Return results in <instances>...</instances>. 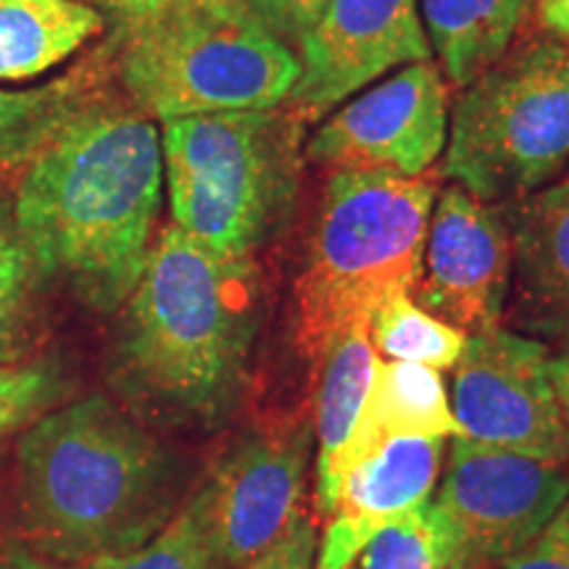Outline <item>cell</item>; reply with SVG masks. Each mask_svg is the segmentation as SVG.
<instances>
[{
  "mask_svg": "<svg viewBox=\"0 0 569 569\" xmlns=\"http://www.w3.org/2000/svg\"><path fill=\"white\" fill-rule=\"evenodd\" d=\"M465 332L432 317L409 293L388 298L369 322V343L390 361H411L432 369H453L467 346Z\"/></svg>",
  "mask_w": 569,
  "mask_h": 569,
  "instance_id": "cell-21",
  "label": "cell"
},
{
  "mask_svg": "<svg viewBox=\"0 0 569 569\" xmlns=\"http://www.w3.org/2000/svg\"><path fill=\"white\" fill-rule=\"evenodd\" d=\"M377 361L380 359L369 343V327H353L330 346V351L317 365L319 386L315 415H311L319 446L317 478L330 469L332 459L351 436L372 386Z\"/></svg>",
  "mask_w": 569,
  "mask_h": 569,
  "instance_id": "cell-20",
  "label": "cell"
},
{
  "mask_svg": "<svg viewBox=\"0 0 569 569\" xmlns=\"http://www.w3.org/2000/svg\"><path fill=\"white\" fill-rule=\"evenodd\" d=\"M113 82L111 48L103 42L63 77L38 88L0 90V169L27 167Z\"/></svg>",
  "mask_w": 569,
  "mask_h": 569,
  "instance_id": "cell-17",
  "label": "cell"
},
{
  "mask_svg": "<svg viewBox=\"0 0 569 569\" xmlns=\"http://www.w3.org/2000/svg\"><path fill=\"white\" fill-rule=\"evenodd\" d=\"M46 277L17 230L0 238V367L17 365L32 340Z\"/></svg>",
  "mask_w": 569,
  "mask_h": 569,
  "instance_id": "cell-23",
  "label": "cell"
},
{
  "mask_svg": "<svg viewBox=\"0 0 569 569\" xmlns=\"http://www.w3.org/2000/svg\"><path fill=\"white\" fill-rule=\"evenodd\" d=\"M569 159V46L528 38L461 92L443 169L480 201H515Z\"/></svg>",
  "mask_w": 569,
  "mask_h": 569,
  "instance_id": "cell-7",
  "label": "cell"
},
{
  "mask_svg": "<svg viewBox=\"0 0 569 569\" xmlns=\"http://www.w3.org/2000/svg\"><path fill=\"white\" fill-rule=\"evenodd\" d=\"M103 27V13L84 0H0V82L48 74Z\"/></svg>",
  "mask_w": 569,
  "mask_h": 569,
  "instance_id": "cell-18",
  "label": "cell"
},
{
  "mask_svg": "<svg viewBox=\"0 0 569 569\" xmlns=\"http://www.w3.org/2000/svg\"><path fill=\"white\" fill-rule=\"evenodd\" d=\"M359 569H448L430 501L377 532Z\"/></svg>",
  "mask_w": 569,
  "mask_h": 569,
  "instance_id": "cell-25",
  "label": "cell"
},
{
  "mask_svg": "<svg viewBox=\"0 0 569 569\" xmlns=\"http://www.w3.org/2000/svg\"><path fill=\"white\" fill-rule=\"evenodd\" d=\"M448 134L440 67L415 61L332 113L306 142V159L336 172L417 177L436 163Z\"/></svg>",
  "mask_w": 569,
  "mask_h": 569,
  "instance_id": "cell-11",
  "label": "cell"
},
{
  "mask_svg": "<svg viewBox=\"0 0 569 569\" xmlns=\"http://www.w3.org/2000/svg\"><path fill=\"white\" fill-rule=\"evenodd\" d=\"M536 9V0H422L427 34L453 88L501 59Z\"/></svg>",
  "mask_w": 569,
  "mask_h": 569,
  "instance_id": "cell-19",
  "label": "cell"
},
{
  "mask_svg": "<svg viewBox=\"0 0 569 569\" xmlns=\"http://www.w3.org/2000/svg\"><path fill=\"white\" fill-rule=\"evenodd\" d=\"M569 498V465L453 438L432 519L448 569H501Z\"/></svg>",
  "mask_w": 569,
  "mask_h": 569,
  "instance_id": "cell-8",
  "label": "cell"
},
{
  "mask_svg": "<svg viewBox=\"0 0 569 569\" xmlns=\"http://www.w3.org/2000/svg\"><path fill=\"white\" fill-rule=\"evenodd\" d=\"M446 438H398L340 482L317 569H348L382 528L430 501Z\"/></svg>",
  "mask_w": 569,
  "mask_h": 569,
  "instance_id": "cell-14",
  "label": "cell"
},
{
  "mask_svg": "<svg viewBox=\"0 0 569 569\" xmlns=\"http://www.w3.org/2000/svg\"><path fill=\"white\" fill-rule=\"evenodd\" d=\"M161 182L159 130L113 82L27 163L13 190V230L46 282L113 315L146 269Z\"/></svg>",
  "mask_w": 569,
  "mask_h": 569,
  "instance_id": "cell-2",
  "label": "cell"
},
{
  "mask_svg": "<svg viewBox=\"0 0 569 569\" xmlns=\"http://www.w3.org/2000/svg\"><path fill=\"white\" fill-rule=\"evenodd\" d=\"M536 19L551 38L569 46V0H536Z\"/></svg>",
  "mask_w": 569,
  "mask_h": 569,
  "instance_id": "cell-30",
  "label": "cell"
},
{
  "mask_svg": "<svg viewBox=\"0 0 569 569\" xmlns=\"http://www.w3.org/2000/svg\"><path fill=\"white\" fill-rule=\"evenodd\" d=\"M0 569H63L56 561L42 559L40 553H34L21 546L19 540L17 543H6L0 546Z\"/></svg>",
  "mask_w": 569,
  "mask_h": 569,
  "instance_id": "cell-32",
  "label": "cell"
},
{
  "mask_svg": "<svg viewBox=\"0 0 569 569\" xmlns=\"http://www.w3.org/2000/svg\"><path fill=\"white\" fill-rule=\"evenodd\" d=\"M417 303L465 336L498 327L511 282V234L503 209L461 184L443 188L425 240Z\"/></svg>",
  "mask_w": 569,
  "mask_h": 569,
  "instance_id": "cell-13",
  "label": "cell"
},
{
  "mask_svg": "<svg viewBox=\"0 0 569 569\" xmlns=\"http://www.w3.org/2000/svg\"><path fill=\"white\" fill-rule=\"evenodd\" d=\"M92 9L103 13V19H111L113 27L134 24V21L159 17V13L182 9V6L206 3V0H84Z\"/></svg>",
  "mask_w": 569,
  "mask_h": 569,
  "instance_id": "cell-29",
  "label": "cell"
},
{
  "mask_svg": "<svg viewBox=\"0 0 569 569\" xmlns=\"http://www.w3.org/2000/svg\"><path fill=\"white\" fill-rule=\"evenodd\" d=\"M549 530L557 532L559 538L569 540V498L565 501V507L557 511V517H553L551 522H549Z\"/></svg>",
  "mask_w": 569,
  "mask_h": 569,
  "instance_id": "cell-34",
  "label": "cell"
},
{
  "mask_svg": "<svg viewBox=\"0 0 569 569\" xmlns=\"http://www.w3.org/2000/svg\"><path fill=\"white\" fill-rule=\"evenodd\" d=\"M461 430L438 369L411 361H377L367 401L351 436L317 478V511H336L340 482L353 467L398 438H459Z\"/></svg>",
  "mask_w": 569,
  "mask_h": 569,
  "instance_id": "cell-15",
  "label": "cell"
},
{
  "mask_svg": "<svg viewBox=\"0 0 569 569\" xmlns=\"http://www.w3.org/2000/svg\"><path fill=\"white\" fill-rule=\"evenodd\" d=\"M6 459H9V448H6V440H0V478H3Z\"/></svg>",
  "mask_w": 569,
  "mask_h": 569,
  "instance_id": "cell-35",
  "label": "cell"
},
{
  "mask_svg": "<svg viewBox=\"0 0 569 569\" xmlns=\"http://www.w3.org/2000/svg\"><path fill=\"white\" fill-rule=\"evenodd\" d=\"M113 77L159 122L288 101L301 63L251 17L243 0H206L113 27Z\"/></svg>",
  "mask_w": 569,
  "mask_h": 569,
  "instance_id": "cell-6",
  "label": "cell"
},
{
  "mask_svg": "<svg viewBox=\"0 0 569 569\" xmlns=\"http://www.w3.org/2000/svg\"><path fill=\"white\" fill-rule=\"evenodd\" d=\"M440 172H332L293 288V338L319 365L338 338L369 327L398 293L422 277L427 224Z\"/></svg>",
  "mask_w": 569,
  "mask_h": 569,
  "instance_id": "cell-4",
  "label": "cell"
},
{
  "mask_svg": "<svg viewBox=\"0 0 569 569\" xmlns=\"http://www.w3.org/2000/svg\"><path fill=\"white\" fill-rule=\"evenodd\" d=\"M549 372L553 390H557V398L561 403V411H565L569 425V330L561 336L559 351L549 359Z\"/></svg>",
  "mask_w": 569,
  "mask_h": 569,
  "instance_id": "cell-31",
  "label": "cell"
},
{
  "mask_svg": "<svg viewBox=\"0 0 569 569\" xmlns=\"http://www.w3.org/2000/svg\"><path fill=\"white\" fill-rule=\"evenodd\" d=\"M303 130L284 103L163 122L172 224L213 253L256 261L293 222Z\"/></svg>",
  "mask_w": 569,
  "mask_h": 569,
  "instance_id": "cell-5",
  "label": "cell"
},
{
  "mask_svg": "<svg viewBox=\"0 0 569 569\" xmlns=\"http://www.w3.org/2000/svg\"><path fill=\"white\" fill-rule=\"evenodd\" d=\"M315 448L306 409L274 411L240 432L198 486L217 569H240L272 549L301 511Z\"/></svg>",
  "mask_w": 569,
  "mask_h": 569,
  "instance_id": "cell-9",
  "label": "cell"
},
{
  "mask_svg": "<svg viewBox=\"0 0 569 569\" xmlns=\"http://www.w3.org/2000/svg\"><path fill=\"white\" fill-rule=\"evenodd\" d=\"M19 543L88 565L148 543L196 490V467L103 393L61 403L17 443Z\"/></svg>",
  "mask_w": 569,
  "mask_h": 569,
  "instance_id": "cell-3",
  "label": "cell"
},
{
  "mask_svg": "<svg viewBox=\"0 0 569 569\" xmlns=\"http://www.w3.org/2000/svg\"><path fill=\"white\" fill-rule=\"evenodd\" d=\"M511 234L515 315L540 336L569 330V174L501 206Z\"/></svg>",
  "mask_w": 569,
  "mask_h": 569,
  "instance_id": "cell-16",
  "label": "cell"
},
{
  "mask_svg": "<svg viewBox=\"0 0 569 569\" xmlns=\"http://www.w3.org/2000/svg\"><path fill=\"white\" fill-rule=\"evenodd\" d=\"M82 569H217L198 488L172 522L140 549L92 559Z\"/></svg>",
  "mask_w": 569,
  "mask_h": 569,
  "instance_id": "cell-22",
  "label": "cell"
},
{
  "mask_svg": "<svg viewBox=\"0 0 569 569\" xmlns=\"http://www.w3.org/2000/svg\"><path fill=\"white\" fill-rule=\"evenodd\" d=\"M501 569H569V540L546 528Z\"/></svg>",
  "mask_w": 569,
  "mask_h": 569,
  "instance_id": "cell-28",
  "label": "cell"
},
{
  "mask_svg": "<svg viewBox=\"0 0 569 569\" xmlns=\"http://www.w3.org/2000/svg\"><path fill=\"white\" fill-rule=\"evenodd\" d=\"M317 553V528L301 509L296 515L284 536L277 540L272 549H267L259 559L240 569H311Z\"/></svg>",
  "mask_w": 569,
  "mask_h": 569,
  "instance_id": "cell-27",
  "label": "cell"
},
{
  "mask_svg": "<svg viewBox=\"0 0 569 569\" xmlns=\"http://www.w3.org/2000/svg\"><path fill=\"white\" fill-rule=\"evenodd\" d=\"M430 53L417 0H330L298 46L301 74L284 106L315 124L388 69Z\"/></svg>",
  "mask_w": 569,
  "mask_h": 569,
  "instance_id": "cell-12",
  "label": "cell"
},
{
  "mask_svg": "<svg viewBox=\"0 0 569 569\" xmlns=\"http://www.w3.org/2000/svg\"><path fill=\"white\" fill-rule=\"evenodd\" d=\"M13 230V193L0 190V238Z\"/></svg>",
  "mask_w": 569,
  "mask_h": 569,
  "instance_id": "cell-33",
  "label": "cell"
},
{
  "mask_svg": "<svg viewBox=\"0 0 569 569\" xmlns=\"http://www.w3.org/2000/svg\"><path fill=\"white\" fill-rule=\"evenodd\" d=\"M259 322V264L163 227L122 306L109 356L113 393L151 430H219L243 403Z\"/></svg>",
  "mask_w": 569,
  "mask_h": 569,
  "instance_id": "cell-1",
  "label": "cell"
},
{
  "mask_svg": "<svg viewBox=\"0 0 569 569\" xmlns=\"http://www.w3.org/2000/svg\"><path fill=\"white\" fill-rule=\"evenodd\" d=\"M549 348L490 327L469 336L453 367L459 438L551 465H569V425L553 390Z\"/></svg>",
  "mask_w": 569,
  "mask_h": 569,
  "instance_id": "cell-10",
  "label": "cell"
},
{
  "mask_svg": "<svg viewBox=\"0 0 569 569\" xmlns=\"http://www.w3.org/2000/svg\"><path fill=\"white\" fill-rule=\"evenodd\" d=\"M243 3L274 40L296 53L330 0H243Z\"/></svg>",
  "mask_w": 569,
  "mask_h": 569,
  "instance_id": "cell-26",
  "label": "cell"
},
{
  "mask_svg": "<svg viewBox=\"0 0 569 569\" xmlns=\"http://www.w3.org/2000/svg\"><path fill=\"white\" fill-rule=\"evenodd\" d=\"M69 393L71 380L59 359L0 367V440L27 430L34 419L61 407Z\"/></svg>",
  "mask_w": 569,
  "mask_h": 569,
  "instance_id": "cell-24",
  "label": "cell"
}]
</instances>
